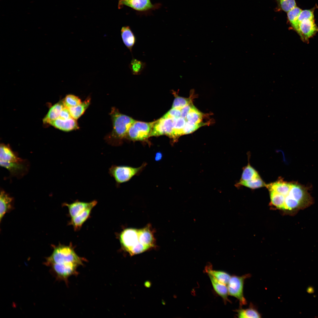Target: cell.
Masks as SVG:
<instances>
[{
    "label": "cell",
    "mask_w": 318,
    "mask_h": 318,
    "mask_svg": "<svg viewBox=\"0 0 318 318\" xmlns=\"http://www.w3.org/2000/svg\"><path fill=\"white\" fill-rule=\"evenodd\" d=\"M52 254L46 258L44 264L50 267L52 274L58 279L67 283L71 276L77 274L78 267L84 259L76 253L71 245L53 246Z\"/></svg>",
    "instance_id": "obj_1"
},
{
    "label": "cell",
    "mask_w": 318,
    "mask_h": 318,
    "mask_svg": "<svg viewBox=\"0 0 318 318\" xmlns=\"http://www.w3.org/2000/svg\"><path fill=\"white\" fill-rule=\"evenodd\" d=\"M113 130L110 140L112 142H120L126 137L128 131L132 125L136 121L132 117L120 112L113 107L110 112Z\"/></svg>",
    "instance_id": "obj_2"
},
{
    "label": "cell",
    "mask_w": 318,
    "mask_h": 318,
    "mask_svg": "<svg viewBox=\"0 0 318 318\" xmlns=\"http://www.w3.org/2000/svg\"><path fill=\"white\" fill-rule=\"evenodd\" d=\"M119 238L123 248L131 255L140 254L148 250L139 241V229H125L121 233Z\"/></svg>",
    "instance_id": "obj_3"
},
{
    "label": "cell",
    "mask_w": 318,
    "mask_h": 318,
    "mask_svg": "<svg viewBox=\"0 0 318 318\" xmlns=\"http://www.w3.org/2000/svg\"><path fill=\"white\" fill-rule=\"evenodd\" d=\"M143 164L138 168L128 166L112 165L109 169V173L118 184L129 181L140 171L145 165Z\"/></svg>",
    "instance_id": "obj_4"
},
{
    "label": "cell",
    "mask_w": 318,
    "mask_h": 318,
    "mask_svg": "<svg viewBox=\"0 0 318 318\" xmlns=\"http://www.w3.org/2000/svg\"><path fill=\"white\" fill-rule=\"evenodd\" d=\"M155 121L145 122L135 121L130 127L126 138L133 141H142L149 137Z\"/></svg>",
    "instance_id": "obj_5"
},
{
    "label": "cell",
    "mask_w": 318,
    "mask_h": 318,
    "mask_svg": "<svg viewBox=\"0 0 318 318\" xmlns=\"http://www.w3.org/2000/svg\"><path fill=\"white\" fill-rule=\"evenodd\" d=\"M250 276L247 274L241 276H231L227 284L228 294L234 297L239 301L241 305H245L247 302L243 294V288L245 280Z\"/></svg>",
    "instance_id": "obj_6"
},
{
    "label": "cell",
    "mask_w": 318,
    "mask_h": 318,
    "mask_svg": "<svg viewBox=\"0 0 318 318\" xmlns=\"http://www.w3.org/2000/svg\"><path fill=\"white\" fill-rule=\"evenodd\" d=\"M174 119L164 118L161 117L155 121L149 137L166 135L171 138Z\"/></svg>",
    "instance_id": "obj_7"
},
{
    "label": "cell",
    "mask_w": 318,
    "mask_h": 318,
    "mask_svg": "<svg viewBox=\"0 0 318 318\" xmlns=\"http://www.w3.org/2000/svg\"><path fill=\"white\" fill-rule=\"evenodd\" d=\"M304 40H307L318 32V28L314 19H305L300 22L294 29Z\"/></svg>",
    "instance_id": "obj_8"
},
{
    "label": "cell",
    "mask_w": 318,
    "mask_h": 318,
    "mask_svg": "<svg viewBox=\"0 0 318 318\" xmlns=\"http://www.w3.org/2000/svg\"><path fill=\"white\" fill-rule=\"evenodd\" d=\"M123 6L139 11H147L158 7V5L153 4L150 0H119L118 7L120 8Z\"/></svg>",
    "instance_id": "obj_9"
},
{
    "label": "cell",
    "mask_w": 318,
    "mask_h": 318,
    "mask_svg": "<svg viewBox=\"0 0 318 318\" xmlns=\"http://www.w3.org/2000/svg\"><path fill=\"white\" fill-rule=\"evenodd\" d=\"M97 203L95 200L89 202L77 201L70 204L64 203V205L68 208L69 215L72 218L81 213L90 206H95Z\"/></svg>",
    "instance_id": "obj_10"
},
{
    "label": "cell",
    "mask_w": 318,
    "mask_h": 318,
    "mask_svg": "<svg viewBox=\"0 0 318 318\" xmlns=\"http://www.w3.org/2000/svg\"><path fill=\"white\" fill-rule=\"evenodd\" d=\"M76 120L72 117L67 120H63L58 118L50 122L49 124L59 130L69 132L79 128Z\"/></svg>",
    "instance_id": "obj_11"
},
{
    "label": "cell",
    "mask_w": 318,
    "mask_h": 318,
    "mask_svg": "<svg viewBox=\"0 0 318 318\" xmlns=\"http://www.w3.org/2000/svg\"><path fill=\"white\" fill-rule=\"evenodd\" d=\"M0 160L9 162H22L23 160L19 157L9 146L1 144L0 146Z\"/></svg>",
    "instance_id": "obj_12"
},
{
    "label": "cell",
    "mask_w": 318,
    "mask_h": 318,
    "mask_svg": "<svg viewBox=\"0 0 318 318\" xmlns=\"http://www.w3.org/2000/svg\"><path fill=\"white\" fill-rule=\"evenodd\" d=\"M139 239L140 243L148 250L154 246V238L148 227L139 229Z\"/></svg>",
    "instance_id": "obj_13"
},
{
    "label": "cell",
    "mask_w": 318,
    "mask_h": 318,
    "mask_svg": "<svg viewBox=\"0 0 318 318\" xmlns=\"http://www.w3.org/2000/svg\"><path fill=\"white\" fill-rule=\"evenodd\" d=\"M121 35L122 41L132 52V48L136 41V37L129 26H123L121 29Z\"/></svg>",
    "instance_id": "obj_14"
},
{
    "label": "cell",
    "mask_w": 318,
    "mask_h": 318,
    "mask_svg": "<svg viewBox=\"0 0 318 318\" xmlns=\"http://www.w3.org/2000/svg\"><path fill=\"white\" fill-rule=\"evenodd\" d=\"M292 184V183L280 180L266 185V186L270 191H274L286 196L289 194Z\"/></svg>",
    "instance_id": "obj_15"
},
{
    "label": "cell",
    "mask_w": 318,
    "mask_h": 318,
    "mask_svg": "<svg viewBox=\"0 0 318 318\" xmlns=\"http://www.w3.org/2000/svg\"><path fill=\"white\" fill-rule=\"evenodd\" d=\"M13 198L4 191H1L0 195V220L4 215L12 209Z\"/></svg>",
    "instance_id": "obj_16"
},
{
    "label": "cell",
    "mask_w": 318,
    "mask_h": 318,
    "mask_svg": "<svg viewBox=\"0 0 318 318\" xmlns=\"http://www.w3.org/2000/svg\"><path fill=\"white\" fill-rule=\"evenodd\" d=\"M64 107L63 100L54 105L50 108L43 119V122L44 124H49L50 122L58 118L62 110Z\"/></svg>",
    "instance_id": "obj_17"
},
{
    "label": "cell",
    "mask_w": 318,
    "mask_h": 318,
    "mask_svg": "<svg viewBox=\"0 0 318 318\" xmlns=\"http://www.w3.org/2000/svg\"><path fill=\"white\" fill-rule=\"evenodd\" d=\"M95 206H92L76 216L71 218L70 224L75 230L79 229L89 217L91 211Z\"/></svg>",
    "instance_id": "obj_18"
},
{
    "label": "cell",
    "mask_w": 318,
    "mask_h": 318,
    "mask_svg": "<svg viewBox=\"0 0 318 318\" xmlns=\"http://www.w3.org/2000/svg\"><path fill=\"white\" fill-rule=\"evenodd\" d=\"M208 274L215 291L224 300H228V294L227 286L226 284L218 281L211 274Z\"/></svg>",
    "instance_id": "obj_19"
},
{
    "label": "cell",
    "mask_w": 318,
    "mask_h": 318,
    "mask_svg": "<svg viewBox=\"0 0 318 318\" xmlns=\"http://www.w3.org/2000/svg\"><path fill=\"white\" fill-rule=\"evenodd\" d=\"M90 102V98L88 97L79 105L68 108L72 117L76 120L78 119L84 113Z\"/></svg>",
    "instance_id": "obj_20"
},
{
    "label": "cell",
    "mask_w": 318,
    "mask_h": 318,
    "mask_svg": "<svg viewBox=\"0 0 318 318\" xmlns=\"http://www.w3.org/2000/svg\"><path fill=\"white\" fill-rule=\"evenodd\" d=\"M22 162H9L0 160V165L8 170L12 175H16L24 170L25 167Z\"/></svg>",
    "instance_id": "obj_21"
},
{
    "label": "cell",
    "mask_w": 318,
    "mask_h": 318,
    "mask_svg": "<svg viewBox=\"0 0 318 318\" xmlns=\"http://www.w3.org/2000/svg\"><path fill=\"white\" fill-rule=\"evenodd\" d=\"M186 120L180 117L174 119V125L171 138L173 140L177 139L179 137L183 135V130Z\"/></svg>",
    "instance_id": "obj_22"
},
{
    "label": "cell",
    "mask_w": 318,
    "mask_h": 318,
    "mask_svg": "<svg viewBox=\"0 0 318 318\" xmlns=\"http://www.w3.org/2000/svg\"><path fill=\"white\" fill-rule=\"evenodd\" d=\"M206 271L218 281L226 285L228 284L231 277L228 273L221 271L207 269Z\"/></svg>",
    "instance_id": "obj_23"
},
{
    "label": "cell",
    "mask_w": 318,
    "mask_h": 318,
    "mask_svg": "<svg viewBox=\"0 0 318 318\" xmlns=\"http://www.w3.org/2000/svg\"><path fill=\"white\" fill-rule=\"evenodd\" d=\"M260 178L256 171L249 163L243 169L240 180H249Z\"/></svg>",
    "instance_id": "obj_24"
},
{
    "label": "cell",
    "mask_w": 318,
    "mask_h": 318,
    "mask_svg": "<svg viewBox=\"0 0 318 318\" xmlns=\"http://www.w3.org/2000/svg\"><path fill=\"white\" fill-rule=\"evenodd\" d=\"M146 65L145 62L132 57L129 67L132 74L138 75L142 73Z\"/></svg>",
    "instance_id": "obj_25"
},
{
    "label": "cell",
    "mask_w": 318,
    "mask_h": 318,
    "mask_svg": "<svg viewBox=\"0 0 318 318\" xmlns=\"http://www.w3.org/2000/svg\"><path fill=\"white\" fill-rule=\"evenodd\" d=\"M203 114L193 105L186 117V120L193 123H199L201 122Z\"/></svg>",
    "instance_id": "obj_26"
},
{
    "label": "cell",
    "mask_w": 318,
    "mask_h": 318,
    "mask_svg": "<svg viewBox=\"0 0 318 318\" xmlns=\"http://www.w3.org/2000/svg\"><path fill=\"white\" fill-rule=\"evenodd\" d=\"M271 202L276 207L284 210L285 196L274 191H270Z\"/></svg>",
    "instance_id": "obj_27"
},
{
    "label": "cell",
    "mask_w": 318,
    "mask_h": 318,
    "mask_svg": "<svg viewBox=\"0 0 318 318\" xmlns=\"http://www.w3.org/2000/svg\"><path fill=\"white\" fill-rule=\"evenodd\" d=\"M239 318H260L261 315L255 309L249 307L246 309H240L237 311Z\"/></svg>",
    "instance_id": "obj_28"
},
{
    "label": "cell",
    "mask_w": 318,
    "mask_h": 318,
    "mask_svg": "<svg viewBox=\"0 0 318 318\" xmlns=\"http://www.w3.org/2000/svg\"><path fill=\"white\" fill-rule=\"evenodd\" d=\"M238 185L252 189L257 188L266 186V184L260 178L249 180H240Z\"/></svg>",
    "instance_id": "obj_29"
},
{
    "label": "cell",
    "mask_w": 318,
    "mask_h": 318,
    "mask_svg": "<svg viewBox=\"0 0 318 318\" xmlns=\"http://www.w3.org/2000/svg\"><path fill=\"white\" fill-rule=\"evenodd\" d=\"M192 102L191 98L183 97L176 95L172 108L181 110L184 107Z\"/></svg>",
    "instance_id": "obj_30"
},
{
    "label": "cell",
    "mask_w": 318,
    "mask_h": 318,
    "mask_svg": "<svg viewBox=\"0 0 318 318\" xmlns=\"http://www.w3.org/2000/svg\"><path fill=\"white\" fill-rule=\"evenodd\" d=\"M63 102L64 106L68 108L76 106L82 102L80 98L72 95H67Z\"/></svg>",
    "instance_id": "obj_31"
},
{
    "label": "cell",
    "mask_w": 318,
    "mask_h": 318,
    "mask_svg": "<svg viewBox=\"0 0 318 318\" xmlns=\"http://www.w3.org/2000/svg\"><path fill=\"white\" fill-rule=\"evenodd\" d=\"M280 9L287 12L296 6L295 0H276Z\"/></svg>",
    "instance_id": "obj_32"
},
{
    "label": "cell",
    "mask_w": 318,
    "mask_h": 318,
    "mask_svg": "<svg viewBox=\"0 0 318 318\" xmlns=\"http://www.w3.org/2000/svg\"><path fill=\"white\" fill-rule=\"evenodd\" d=\"M207 124V123L201 122L199 123H194L186 121L183 130V135L191 133L200 127Z\"/></svg>",
    "instance_id": "obj_33"
},
{
    "label": "cell",
    "mask_w": 318,
    "mask_h": 318,
    "mask_svg": "<svg viewBox=\"0 0 318 318\" xmlns=\"http://www.w3.org/2000/svg\"><path fill=\"white\" fill-rule=\"evenodd\" d=\"M314 19L313 11L312 10H302L294 24L292 26L294 29L299 24L305 19Z\"/></svg>",
    "instance_id": "obj_34"
},
{
    "label": "cell",
    "mask_w": 318,
    "mask_h": 318,
    "mask_svg": "<svg viewBox=\"0 0 318 318\" xmlns=\"http://www.w3.org/2000/svg\"><path fill=\"white\" fill-rule=\"evenodd\" d=\"M302 10L296 6L287 12L288 19L292 26L295 24Z\"/></svg>",
    "instance_id": "obj_35"
},
{
    "label": "cell",
    "mask_w": 318,
    "mask_h": 318,
    "mask_svg": "<svg viewBox=\"0 0 318 318\" xmlns=\"http://www.w3.org/2000/svg\"><path fill=\"white\" fill-rule=\"evenodd\" d=\"M181 117L180 110L171 108L162 117L164 118H178Z\"/></svg>",
    "instance_id": "obj_36"
},
{
    "label": "cell",
    "mask_w": 318,
    "mask_h": 318,
    "mask_svg": "<svg viewBox=\"0 0 318 318\" xmlns=\"http://www.w3.org/2000/svg\"><path fill=\"white\" fill-rule=\"evenodd\" d=\"M71 117H72L68 109L64 107L62 110L59 118L63 120H67Z\"/></svg>",
    "instance_id": "obj_37"
},
{
    "label": "cell",
    "mask_w": 318,
    "mask_h": 318,
    "mask_svg": "<svg viewBox=\"0 0 318 318\" xmlns=\"http://www.w3.org/2000/svg\"><path fill=\"white\" fill-rule=\"evenodd\" d=\"M192 103L186 106L181 110V117L186 120V117L193 105Z\"/></svg>",
    "instance_id": "obj_38"
},
{
    "label": "cell",
    "mask_w": 318,
    "mask_h": 318,
    "mask_svg": "<svg viewBox=\"0 0 318 318\" xmlns=\"http://www.w3.org/2000/svg\"><path fill=\"white\" fill-rule=\"evenodd\" d=\"M162 155L160 153H157L155 155V160H160L162 158Z\"/></svg>",
    "instance_id": "obj_39"
},
{
    "label": "cell",
    "mask_w": 318,
    "mask_h": 318,
    "mask_svg": "<svg viewBox=\"0 0 318 318\" xmlns=\"http://www.w3.org/2000/svg\"><path fill=\"white\" fill-rule=\"evenodd\" d=\"M308 292H309V291H310L309 292H310V293H311L312 292H313V290L312 289V288H311V289L310 288H308Z\"/></svg>",
    "instance_id": "obj_40"
},
{
    "label": "cell",
    "mask_w": 318,
    "mask_h": 318,
    "mask_svg": "<svg viewBox=\"0 0 318 318\" xmlns=\"http://www.w3.org/2000/svg\"></svg>",
    "instance_id": "obj_41"
}]
</instances>
